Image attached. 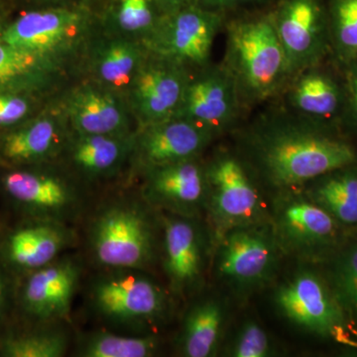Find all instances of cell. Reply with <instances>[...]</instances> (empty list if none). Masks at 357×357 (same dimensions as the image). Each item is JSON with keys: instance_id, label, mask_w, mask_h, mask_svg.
Returning a JSON list of instances; mask_svg holds the SVG:
<instances>
[{"instance_id": "d6a6232c", "label": "cell", "mask_w": 357, "mask_h": 357, "mask_svg": "<svg viewBox=\"0 0 357 357\" xmlns=\"http://www.w3.org/2000/svg\"><path fill=\"white\" fill-rule=\"evenodd\" d=\"M225 356L231 357H269L275 347L266 331L255 319H245L227 347Z\"/></svg>"}, {"instance_id": "8992f818", "label": "cell", "mask_w": 357, "mask_h": 357, "mask_svg": "<svg viewBox=\"0 0 357 357\" xmlns=\"http://www.w3.org/2000/svg\"><path fill=\"white\" fill-rule=\"evenodd\" d=\"M95 32V18L83 6L49 7L23 13L4 25L0 39L22 49L70 63L83 57Z\"/></svg>"}, {"instance_id": "5b68a950", "label": "cell", "mask_w": 357, "mask_h": 357, "mask_svg": "<svg viewBox=\"0 0 357 357\" xmlns=\"http://www.w3.org/2000/svg\"><path fill=\"white\" fill-rule=\"evenodd\" d=\"M284 257L269 220L225 232L213 243L211 269L230 296L246 301L276 282Z\"/></svg>"}, {"instance_id": "ab89813d", "label": "cell", "mask_w": 357, "mask_h": 357, "mask_svg": "<svg viewBox=\"0 0 357 357\" xmlns=\"http://www.w3.org/2000/svg\"><path fill=\"white\" fill-rule=\"evenodd\" d=\"M0 13H1V8H0ZM0 20H1V18H0Z\"/></svg>"}, {"instance_id": "e575fe53", "label": "cell", "mask_w": 357, "mask_h": 357, "mask_svg": "<svg viewBox=\"0 0 357 357\" xmlns=\"http://www.w3.org/2000/svg\"><path fill=\"white\" fill-rule=\"evenodd\" d=\"M345 73V107L347 119L357 129V61L347 65Z\"/></svg>"}, {"instance_id": "ba28073f", "label": "cell", "mask_w": 357, "mask_h": 357, "mask_svg": "<svg viewBox=\"0 0 357 357\" xmlns=\"http://www.w3.org/2000/svg\"><path fill=\"white\" fill-rule=\"evenodd\" d=\"M268 197L270 222L285 257L300 263L318 262L335 248L340 225L302 188Z\"/></svg>"}, {"instance_id": "4316f807", "label": "cell", "mask_w": 357, "mask_h": 357, "mask_svg": "<svg viewBox=\"0 0 357 357\" xmlns=\"http://www.w3.org/2000/svg\"><path fill=\"white\" fill-rule=\"evenodd\" d=\"M302 189L340 227L357 225V163L324 174Z\"/></svg>"}, {"instance_id": "7a4b0ae2", "label": "cell", "mask_w": 357, "mask_h": 357, "mask_svg": "<svg viewBox=\"0 0 357 357\" xmlns=\"http://www.w3.org/2000/svg\"><path fill=\"white\" fill-rule=\"evenodd\" d=\"M222 61L248 114L276 102L291 79L271 11L227 16Z\"/></svg>"}, {"instance_id": "2e32d148", "label": "cell", "mask_w": 357, "mask_h": 357, "mask_svg": "<svg viewBox=\"0 0 357 357\" xmlns=\"http://www.w3.org/2000/svg\"><path fill=\"white\" fill-rule=\"evenodd\" d=\"M217 139L195 122L173 116L136 129L129 163L143 174L156 167L201 158Z\"/></svg>"}, {"instance_id": "8fae6325", "label": "cell", "mask_w": 357, "mask_h": 357, "mask_svg": "<svg viewBox=\"0 0 357 357\" xmlns=\"http://www.w3.org/2000/svg\"><path fill=\"white\" fill-rule=\"evenodd\" d=\"M227 16L194 6L162 14L143 40L149 53L174 61L192 72L211 62V51Z\"/></svg>"}, {"instance_id": "d590c367", "label": "cell", "mask_w": 357, "mask_h": 357, "mask_svg": "<svg viewBox=\"0 0 357 357\" xmlns=\"http://www.w3.org/2000/svg\"><path fill=\"white\" fill-rule=\"evenodd\" d=\"M271 0H197L198 6L229 16L230 13H236L238 9L248 6H263Z\"/></svg>"}, {"instance_id": "52a82bcc", "label": "cell", "mask_w": 357, "mask_h": 357, "mask_svg": "<svg viewBox=\"0 0 357 357\" xmlns=\"http://www.w3.org/2000/svg\"><path fill=\"white\" fill-rule=\"evenodd\" d=\"M170 291L140 270H109L89 289V305L109 325L138 328L158 325L170 314Z\"/></svg>"}, {"instance_id": "ffe728a7", "label": "cell", "mask_w": 357, "mask_h": 357, "mask_svg": "<svg viewBox=\"0 0 357 357\" xmlns=\"http://www.w3.org/2000/svg\"><path fill=\"white\" fill-rule=\"evenodd\" d=\"M82 266L72 256L30 272L20 291V304L26 314L39 321H57L69 314L79 286Z\"/></svg>"}, {"instance_id": "5bb4252c", "label": "cell", "mask_w": 357, "mask_h": 357, "mask_svg": "<svg viewBox=\"0 0 357 357\" xmlns=\"http://www.w3.org/2000/svg\"><path fill=\"white\" fill-rule=\"evenodd\" d=\"M272 20L291 77L321 64L331 46L328 11L321 0H277Z\"/></svg>"}, {"instance_id": "f35d334b", "label": "cell", "mask_w": 357, "mask_h": 357, "mask_svg": "<svg viewBox=\"0 0 357 357\" xmlns=\"http://www.w3.org/2000/svg\"><path fill=\"white\" fill-rule=\"evenodd\" d=\"M4 25L6 24H4V23L2 22V20H0V33H1L2 30H3Z\"/></svg>"}, {"instance_id": "f1b7e54d", "label": "cell", "mask_w": 357, "mask_h": 357, "mask_svg": "<svg viewBox=\"0 0 357 357\" xmlns=\"http://www.w3.org/2000/svg\"><path fill=\"white\" fill-rule=\"evenodd\" d=\"M158 338L151 335L130 337L110 332L83 337L77 354L84 357H151L158 354Z\"/></svg>"}, {"instance_id": "9c48e42d", "label": "cell", "mask_w": 357, "mask_h": 357, "mask_svg": "<svg viewBox=\"0 0 357 357\" xmlns=\"http://www.w3.org/2000/svg\"><path fill=\"white\" fill-rule=\"evenodd\" d=\"M69 172L52 163L8 167L0 175L6 198L33 220L68 223L83 206L81 191Z\"/></svg>"}, {"instance_id": "f546056e", "label": "cell", "mask_w": 357, "mask_h": 357, "mask_svg": "<svg viewBox=\"0 0 357 357\" xmlns=\"http://www.w3.org/2000/svg\"><path fill=\"white\" fill-rule=\"evenodd\" d=\"M69 347L67 333L60 328L15 333L0 340V356L62 357Z\"/></svg>"}, {"instance_id": "1f68e13d", "label": "cell", "mask_w": 357, "mask_h": 357, "mask_svg": "<svg viewBox=\"0 0 357 357\" xmlns=\"http://www.w3.org/2000/svg\"><path fill=\"white\" fill-rule=\"evenodd\" d=\"M332 280L333 292L344 311L357 319V244L338 256Z\"/></svg>"}, {"instance_id": "30bf717a", "label": "cell", "mask_w": 357, "mask_h": 357, "mask_svg": "<svg viewBox=\"0 0 357 357\" xmlns=\"http://www.w3.org/2000/svg\"><path fill=\"white\" fill-rule=\"evenodd\" d=\"M302 264L275 286L273 306L282 318L303 333L337 337L344 328V309L328 282Z\"/></svg>"}, {"instance_id": "6da1fadb", "label": "cell", "mask_w": 357, "mask_h": 357, "mask_svg": "<svg viewBox=\"0 0 357 357\" xmlns=\"http://www.w3.org/2000/svg\"><path fill=\"white\" fill-rule=\"evenodd\" d=\"M231 133L234 147L266 192L299 189L310 181L357 163V152L332 128L268 103Z\"/></svg>"}, {"instance_id": "7402d4cb", "label": "cell", "mask_w": 357, "mask_h": 357, "mask_svg": "<svg viewBox=\"0 0 357 357\" xmlns=\"http://www.w3.org/2000/svg\"><path fill=\"white\" fill-rule=\"evenodd\" d=\"M134 135H98L70 131L58 160L73 177L96 182L116 175L130 161Z\"/></svg>"}, {"instance_id": "9a60e30c", "label": "cell", "mask_w": 357, "mask_h": 357, "mask_svg": "<svg viewBox=\"0 0 357 357\" xmlns=\"http://www.w3.org/2000/svg\"><path fill=\"white\" fill-rule=\"evenodd\" d=\"M191 73L174 61L148 54L126 98L136 128L175 116Z\"/></svg>"}, {"instance_id": "277c9868", "label": "cell", "mask_w": 357, "mask_h": 357, "mask_svg": "<svg viewBox=\"0 0 357 357\" xmlns=\"http://www.w3.org/2000/svg\"><path fill=\"white\" fill-rule=\"evenodd\" d=\"M208 194L206 215L213 243L229 230L269 222L266 192L231 146H218L204 160Z\"/></svg>"}, {"instance_id": "d6986e66", "label": "cell", "mask_w": 357, "mask_h": 357, "mask_svg": "<svg viewBox=\"0 0 357 357\" xmlns=\"http://www.w3.org/2000/svg\"><path fill=\"white\" fill-rule=\"evenodd\" d=\"M70 133L60 107L43 109L22 123L0 132V161L7 167L55 163Z\"/></svg>"}, {"instance_id": "e0dca14e", "label": "cell", "mask_w": 357, "mask_h": 357, "mask_svg": "<svg viewBox=\"0 0 357 357\" xmlns=\"http://www.w3.org/2000/svg\"><path fill=\"white\" fill-rule=\"evenodd\" d=\"M142 175L141 198L155 211L199 218L206 213L208 185L203 157L156 167Z\"/></svg>"}, {"instance_id": "cb8c5ba5", "label": "cell", "mask_w": 357, "mask_h": 357, "mask_svg": "<svg viewBox=\"0 0 357 357\" xmlns=\"http://www.w3.org/2000/svg\"><path fill=\"white\" fill-rule=\"evenodd\" d=\"M73 241L67 223L33 220L9 234L2 253L9 266L30 273L55 261Z\"/></svg>"}, {"instance_id": "484cf974", "label": "cell", "mask_w": 357, "mask_h": 357, "mask_svg": "<svg viewBox=\"0 0 357 357\" xmlns=\"http://www.w3.org/2000/svg\"><path fill=\"white\" fill-rule=\"evenodd\" d=\"M227 310L222 299L204 297L185 312L178 337V349L185 357H213L222 347Z\"/></svg>"}, {"instance_id": "603a6c76", "label": "cell", "mask_w": 357, "mask_h": 357, "mask_svg": "<svg viewBox=\"0 0 357 357\" xmlns=\"http://www.w3.org/2000/svg\"><path fill=\"white\" fill-rule=\"evenodd\" d=\"M321 66H312L291 77L276 102L291 114L332 128L333 119L344 110L345 86L342 89Z\"/></svg>"}, {"instance_id": "7c38bea8", "label": "cell", "mask_w": 357, "mask_h": 357, "mask_svg": "<svg viewBox=\"0 0 357 357\" xmlns=\"http://www.w3.org/2000/svg\"><path fill=\"white\" fill-rule=\"evenodd\" d=\"M160 255L169 291L181 299L191 297L204 285L213 253L208 225L199 218L163 213Z\"/></svg>"}, {"instance_id": "836d02e7", "label": "cell", "mask_w": 357, "mask_h": 357, "mask_svg": "<svg viewBox=\"0 0 357 357\" xmlns=\"http://www.w3.org/2000/svg\"><path fill=\"white\" fill-rule=\"evenodd\" d=\"M39 93L28 91H0V132L34 116Z\"/></svg>"}, {"instance_id": "74e56055", "label": "cell", "mask_w": 357, "mask_h": 357, "mask_svg": "<svg viewBox=\"0 0 357 357\" xmlns=\"http://www.w3.org/2000/svg\"><path fill=\"white\" fill-rule=\"evenodd\" d=\"M7 283L6 276L2 273L0 270V316L3 314L4 310H6V301H7Z\"/></svg>"}, {"instance_id": "ac0fdd59", "label": "cell", "mask_w": 357, "mask_h": 357, "mask_svg": "<svg viewBox=\"0 0 357 357\" xmlns=\"http://www.w3.org/2000/svg\"><path fill=\"white\" fill-rule=\"evenodd\" d=\"M59 107L72 132L116 136L136 132L126 98L91 79L70 89Z\"/></svg>"}, {"instance_id": "d4e9b609", "label": "cell", "mask_w": 357, "mask_h": 357, "mask_svg": "<svg viewBox=\"0 0 357 357\" xmlns=\"http://www.w3.org/2000/svg\"><path fill=\"white\" fill-rule=\"evenodd\" d=\"M69 63L22 50L0 39V91L41 93L64 75Z\"/></svg>"}, {"instance_id": "4fadbf2b", "label": "cell", "mask_w": 357, "mask_h": 357, "mask_svg": "<svg viewBox=\"0 0 357 357\" xmlns=\"http://www.w3.org/2000/svg\"><path fill=\"white\" fill-rule=\"evenodd\" d=\"M238 91L222 62L192 70L175 116L189 119L218 138L231 134L244 121Z\"/></svg>"}, {"instance_id": "4dcf8cb0", "label": "cell", "mask_w": 357, "mask_h": 357, "mask_svg": "<svg viewBox=\"0 0 357 357\" xmlns=\"http://www.w3.org/2000/svg\"><path fill=\"white\" fill-rule=\"evenodd\" d=\"M331 46L345 65L357 61V0H330Z\"/></svg>"}, {"instance_id": "83f0119b", "label": "cell", "mask_w": 357, "mask_h": 357, "mask_svg": "<svg viewBox=\"0 0 357 357\" xmlns=\"http://www.w3.org/2000/svg\"><path fill=\"white\" fill-rule=\"evenodd\" d=\"M161 15L154 0H112L102 20V30L143 42Z\"/></svg>"}, {"instance_id": "8d00e7d4", "label": "cell", "mask_w": 357, "mask_h": 357, "mask_svg": "<svg viewBox=\"0 0 357 357\" xmlns=\"http://www.w3.org/2000/svg\"><path fill=\"white\" fill-rule=\"evenodd\" d=\"M154 2L162 14L174 13L197 4V0H154Z\"/></svg>"}, {"instance_id": "3957f363", "label": "cell", "mask_w": 357, "mask_h": 357, "mask_svg": "<svg viewBox=\"0 0 357 357\" xmlns=\"http://www.w3.org/2000/svg\"><path fill=\"white\" fill-rule=\"evenodd\" d=\"M141 198L102 206L91 220L88 246L91 259L107 270L146 271L160 255L161 220Z\"/></svg>"}, {"instance_id": "44dd1931", "label": "cell", "mask_w": 357, "mask_h": 357, "mask_svg": "<svg viewBox=\"0 0 357 357\" xmlns=\"http://www.w3.org/2000/svg\"><path fill=\"white\" fill-rule=\"evenodd\" d=\"M93 35L83 58L89 79L126 98L149 52L137 40L105 31Z\"/></svg>"}]
</instances>
